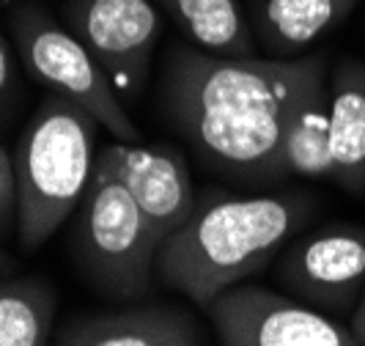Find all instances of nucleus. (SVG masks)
I'll return each instance as SVG.
<instances>
[{
    "mask_svg": "<svg viewBox=\"0 0 365 346\" xmlns=\"http://www.w3.org/2000/svg\"><path fill=\"white\" fill-rule=\"evenodd\" d=\"M322 77H327V55L217 58L182 44L165 58L163 105L212 173L242 187H269L292 179L289 124L299 99Z\"/></svg>",
    "mask_w": 365,
    "mask_h": 346,
    "instance_id": "obj_1",
    "label": "nucleus"
},
{
    "mask_svg": "<svg viewBox=\"0 0 365 346\" xmlns=\"http://www.w3.org/2000/svg\"><path fill=\"white\" fill-rule=\"evenodd\" d=\"M313 209L302 190L258 195L209 190L190 220L160 245L157 278L206 310L222 292L264 273L308 225Z\"/></svg>",
    "mask_w": 365,
    "mask_h": 346,
    "instance_id": "obj_2",
    "label": "nucleus"
},
{
    "mask_svg": "<svg viewBox=\"0 0 365 346\" xmlns=\"http://www.w3.org/2000/svg\"><path fill=\"white\" fill-rule=\"evenodd\" d=\"M99 121L74 102L47 93L11 154L17 179V242L36 253L80 206L96 168Z\"/></svg>",
    "mask_w": 365,
    "mask_h": 346,
    "instance_id": "obj_3",
    "label": "nucleus"
},
{
    "mask_svg": "<svg viewBox=\"0 0 365 346\" xmlns=\"http://www.w3.org/2000/svg\"><path fill=\"white\" fill-rule=\"evenodd\" d=\"M74 255L96 292L110 300H143L157 278V239L129 190L96 160L77 206Z\"/></svg>",
    "mask_w": 365,
    "mask_h": 346,
    "instance_id": "obj_4",
    "label": "nucleus"
},
{
    "mask_svg": "<svg viewBox=\"0 0 365 346\" xmlns=\"http://www.w3.org/2000/svg\"><path fill=\"white\" fill-rule=\"evenodd\" d=\"M9 25L19 58L36 83L91 113L99 127L118 141L135 143L140 138V129L127 113L108 72L63 22H58L36 0H14L9 9Z\"/></svg>",
    "mask_w": 365,
    "mask_h": 346,
    "instance_id": "obj_5",
    "label": "nucleus"
},
{
    "mask_svg": "<svg viewBox=\"0 0 365 346\" xmlns=\"http://www.w3.org/2000/svg\"><path fill=\"white\" fill-rule=\"evenodd\" d=\"M222 346H363L313 305L256 283H239L206 308Z\"/></svg>",
    "mask_w": 365,
    "mask_h": 346,
    "instance_id": "obj_6",
    "label": "nucleus"
},
{
    "mask_svg": "<svg viewBox=\"0 0 365 346\" xmlns=\"http://www.w3.org/2000/svg\"><path fill=\"white\" fill-rule=\"evenodd\" d=\"M63 25L99 61L118 96H140L163 34L154 0H63Z\"/></svg>",
    "mask_w": 365,
    "mask_h": 346,
    "instance_id": "obj_7",
    "label": "nucleus"
},
{
    "mask_svg": "<svg viewBox=\"0 0 365 346\" xmlns=\"http://www.w3.org/2000/svg\"><path fill=\"white\" fill-rule=\"evenodd\" d=\"M274 278L292 297L322 310H354L365 294V228L324 225L277 255Z\"/></svg>",
    "mask_w": 365,
    "mask_h": 346,
    "instance_id": "obj_8",
    "label": "nucleus"
},
{
    "mask_svg": "<svg viewBox=\"0 0 365 346\" xmlns=\"http://www.w3.org/2000/svg\"><path fill=\"white\" fill-rule=\"evenodd\" d=\"M96 160L108 165L129 190L157 245L176 234L198 206L192 176L179 148L168 143L135 146L121 141L102 148Z\"/></svg>",
    "mask_w": 365,
    "mask_h": 346,
    "instance_id": "obj_9",
    "label": "nucleus"
},
{
    "mask_svg": "<svg viewBox=\"0 0 365 346\" xmlns=\"http://www.w3.org/2000/svg\"><path fill=\"white\" fill-rule=\"evenodd\" d=\"M53 346H206L192 313L168 302L77 316Z\"/></svg>",
    "mask_w": 365,
    "mask_h": 346,
    "instance_id": "obj_10",
    "label": "nucleus"
},
{
    "mask_svg": "<svg viewBox=\"0 0 365 346\" xmlns=\"http://www.w3.org/2000/svg\"><path fill=\"white\" fill-rule=\"evenodd\" d=\"M360 0H250V28L264 58H302L341 28Z\"/></svg>",
    "mask_w": 365,
    "mask_h": 346,
    "instance_id": "obj_11",
    "label": "nucleus"
},
{
    "mask_svg": "<svg viewBox=\"0 0 365 346\" xmlns=\"http://www.w3.org/2000/svg\"><path fill=\"white\" fill-rule=\"evenodd\" d=\"M332 182L349 195H365V61H341L327 88Z\"/></svg>",
    "mask_w": 365,
    "mask_h": 346,
    "instance_id": "obj_12",
    "label": "nucleus"
},
{
    "mask_svg": "<svg viewBox=\"0 0 365 346\" xmlns=\"http://www.w3.org/2000/svg\"><path fill=\"white\" fill-rule=\"evenodd\" d=\"M192 47L217 58H256L258 44L242 0H154Z\"/></svg>",
    "mask_w": 365,
    "mask_h": 346,
    "instance_id": "obj_13",
    "label": "nucleus"
},
{
    "mask_svg": "<svg viewBox=\"0 0 365 346\" xmlns=\"http://www.w3.org/2000/svg\"><path fill=\"white\" fill-rule=\"evenodd\" d=\"M55 292L41 278H0V346H50Z\"/></svg>",
    "mask_w": 365,
    "mask_h": 346,
    "instance_id": "obj_14",
    "label": "nucleus"
},
{
    "mask_svg": "<svg viewBox=\"0 0 365 346\" xmlns=\"http://www.w3.org/2000/svg\"><path fill=\"white\" fill-rule=\"evenodd\" d=\"M286 165L292 176L302 179H329V102L327 77L316 80L308 93L294 108L289 135H286Z\"/></svg>",
    "mask_w": 365,
    "mask_h": 346,
    "instance_id": "obj_15",
    "label": "nucleus"
},
{
    "mask_svg": "<svg viewBox=\"0 0 365 346\" xmlns=\"http://www.w3.org/2000/svg\"><path fill=\"white\" fill-rule=\"evenodd\" d=\"M17 234V179L11 154L0 146V242Z\"/></svg>",
    "mask_w": 365,
    "mask_h": 346,
    "instance_id": "obj_16",
    "label": "nucleus"
},
{
    "mask_svg": "<svg viewBox=\"0 0 365 346\" xmlns=\"http://www.w3.org/2000/svg\"><path fill=\"white\" fill-rule=\"evenodd\" d=\"M11 96H14V55L0 28V116L9 110Z\"/></svg>",
    "mask_w": 365,
    "mask_h": 346,
    "instance_id": "obj_17",
    "label": "nucleus"
},
{
    "mask_svg": "<svg viewBox=\"0 0 365 346\" xmlns=\"http://www.w3.org/2000/svg\"><path fill=\"white\" fill-rule=\"evenodd\" d=\"M349 330H351L354 338L365 346V294L360 297V302L354 305V310H351V325H349Z\"/></svg>",
    "mask_w": 365,
    "mask_h": 346,
    "instance_id": "obj_18",
    "label": "nucleus"
},
{
    "mask_svg": "<svg viewBox=\"0 0 365 346\" xmlns=\"http://www.w3.org/2000/svg\"><path fill=\"white\" fill-rule=\"evenodd\" d=\"M17 270V258L11 253H6L3 242H0V278H9V275Z\"/></svg>",
    "mask_w": 365,
    "mask_h": 346,
    "instance_id": "obj_19",
    "label": "nucleus"
}]
</instances>
